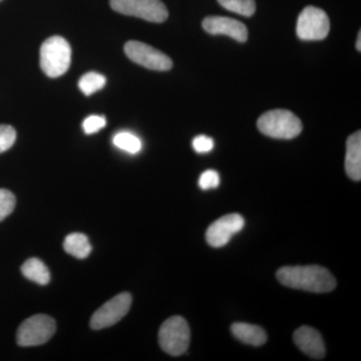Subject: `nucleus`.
<instances>
[{
	"label": "nucleus",
	"instance_id": "nucleus-13",
	"mask_svg": "<svg viewBox=\"0 0 361 361\" xmlns=\"http://www.w3.org/2000/svg\"><path fill=\"white\" fill-rule=\"evenodd\" d=\"M345 171L353 180L361 179V133L357 130L346 142Z\"/></svg>",
	"mask_w": 361,
	"mask_h": 361
},
{
	"label": "nucleus",
	"instance_id": "nucleus-24",
	"mask_svg": "<svg viewBox=\"0 0 361 361\" xmlns=\"http://www.w3.org/2000/svg\"><path fill=\"white\" fill-rule=\"evenodd\" d=\"M193 148L197 153L205 154L214 149V140L205 135H198L193 140Z\"/></svg>",
	"mask_w": 361,
	"mask_h": 361
},
{
	"label": "nucleus",
	"instance_id": "nucleus-26",
	"mask_svg": "<svg viewBox=\"0 0 361 361\" xmlns=\"http://www.w3.org/2000/svg\"><path fill=\"white\" fill-rule=\"evenodd\" d=\"M0 1H1V0H0Z\"/></svg>",
	"mask_w": 361,
	"mask_h": 361
},
{
	"label": "nucleus",
	"instance_id": "nucleus-3",
	"mask_svg": "<svg viewBox=\"0 0 361 361\" xmlns=\"http://www.w3.org/2000/svg\"><path fill=\"white\" fill-rule=\"evenodd\" d=\"M259 130L273 139L291 140L302 132V123L290 111L273 110L263 114L257 122Z\"/></svg>",
	"mask_w": 361,
	"mask_h": 361
},
{
	"label": "nucleus",
	"instance_id": "nucleus-4",
	"mask_svg": "<svg viewBox=\"0 0 361 361\" xmlns=\"http://www.w3.org/2000/svg\"><path fill=\"white\" fill-rule=\"evenodd\" d=\"M189 325L180 316H173L161 324L159 330V343L166 353L180 356L186 353L190 344Z\"/></svg>",
	"mask_w": 361,
	"mask_h": 361
},
{
	"label": "nucleus",
	"instance_id": "nucleus-15",
	"mask_svg": "<svg viewBox=\"0 0 361 361\" xmlns=\"http://www.w3.org/2000/svg\"><path fill=\"white\" fill-rule=\"evenodd\" d=\"M21 273L26 279L39 285H47L51 281V273L49 268L42 260L30 258L21 266Z\"/></svg>",
	"mask_w": 361,
	"mask_h": 361
},
{
	"label": "nucleus",
	"instance_id": "nucleus-10",
	"mask_svg": "<svg viewBox=\"0 0 361 361\" xmlns=\"http://www.w3.org/2000/svg\"><path fill=\"white\" fill-rule=\"evenodd\" d=\"M245 226V220L239 214H228L211 224L206 232L209 245L220 248L229 243L235 234L241 231Z\"/></svg>",
	"mask_w": 361,
	"mask_h": 361
},
{
	"label": "nucleus",
	"instance_id": "nucleus-8",
	"mask_svg": "<svg viewBox=\"0 0 361 361\" xmlns=\"http://www.w3.org/2000/svg\"><path fill=\"white\" fill-rule=\"evenodd\" d=\"M125 52L130 61L152 71H166L173 66L172 59L151 45L137 40L125 44Z\"/></svg>",
	"mask_w": 361,
	"mask_h": 361
},
{
	"label": "nucleus",
	"instance_id": "nucleus-6",
	"mask_svg": "<svg viewBox=\"0 0 361 361\" xmlns=\"http://www.w3.org/2000/svg\"><path fill=\"white\" fill-rule=\"evenodd\" d=\"M110 4L116 13L149 23H164L169 16L167 7L161 0H111Z\"/></svg>",
	"mask_w": 361,
	"mask_h": 361
},
{
	"label": "nucleus",
	"instance_id": "nucleus-14",
	"mask_svg": "<svg viewBox=\"0 0 361 361\" xmlns=\"http://www.w3.org/2000/svg\"><path fill=\"white\" fill-rule=\"evenodd\" d=\"M233 336L243 343L252 346H261L267 341L264 329L257 325L249 323L237 322L231 326Z\"/></svg>",
	"mask_w": 361,
	"mask_h": 361
},
{
	"label": "nucleus",
	"instance_id": "nucleus-20",
	"mask_svg": "<svg viewBox=\"0 0 361 361\" xmlns=\"http://www.w3.org/2000/svg\"><path fill=\"white\" fill-rule=\"evenodd\" d=\"M16 204V197L11 191L0 189V222L13 212Z\"/></svg>",
	"mask_w": 361,
	"mask_h": 361
},
{
	"label": "nucleus",
	"instance_id": "nucleus-25",
	"mask_svg": "<svg viewBox=\"0 0 361 361\" xmlns=\"http://www.w3.org/2000/svg\"><path fill=\"white\" fill-rule=\"evenodd\" d=\"M356 49L358 51H361V32L358 33L357 42H356Z\"/></svg>",
	"mask_w": 361,
	"mask_h": 361
},
{
	"label": "nucleus",
	"instance_id": "nucleus-23",
	"mask_svg": "<svg viewBox=\"0 0 361 361\" xmlns=\"http://www.w3.org/2000/svg\"><path fill=\"white\" fill-rule=\"evenodd\" d=\"M220 185V176L216 171H205L199 179V187L202 190L215 189Z\"/></svg>",
	"mask_w": 361,
	"mask_h": 361
},
{
	"label": "nucleus",
	"instance_id": "nucleus-16",
	"mask_svg": "<svg viewBox=\"0 0 361 361\" xmlns=\"http://www.w3.org/2000/svg\"><path fill=\"white\" fill-rule=\"evenodd\" d=\"M63 249L66 253L78 259H85L92 252L89 238L82 233H73L66 237Z\"/></svg>",
	"mask_w": 361,
	"mask_h": 361
},
{
	"label": "nucleus",
	"instance_id": "nucleus-21",
	"mask_svg": "<svg viewBox=\"0 0 361 361\" xmlns=\"http://www.w3.org/2000/svg\"><path fill=\"white\" fill-rule=\"evenodd\" d=\"M16 140V132L14 128L8 125H0V154L11 149Z\"/></svg>",
	"mask_w": 361,
	"mask_h": 361
},
{
	"label": "nucleus",
	"instance_id": "nucleus-18",
	"mask_svg": "<svg viewBox=\"0 0 361 361\" xmlns=\"http://www.w3.org/2000/svg\"><path fill=\"white\" fill-rule=\"evenodd\" d=\"M114 145L116 148L130 154H137L142 149V141L132 133L121 132L114 137Z\"/></svg>",
	"mask_w": 361,
	"mask_h": 361
},
{
	"label": "nucleus",
	"instance_id": "nucleus-2",
	"mask_svg": "<svg viewBox=\"0 0 361 361\" xmlns=\"http://www.w3.org/2000/svg\"><path fill=\"white\" fill-rule=\"evenodd\" d=\"M71 63V49L68 40L54 35L40 47V68L49 78L65 75Z\"/></svg>",
	"mask_w": 361,
	"mask_h": 361
},
{
	"label": "nucleus",
	"instance_id": "nucleus-7",
	"mask_svg": "<svg viewBox=\"0 0 361 361\" xmlns=\"http://www.w3.org/2000/svg\"><path fill=\"white\" fill-rule=\"evenodd\" d=\"M330 30L329 16L322 9L307 6L303 9L297 20V37L302 40L326 39Z\"/></svg>",
	"mask_w": 361,
	"mask_h": 361
},
{
	"label": "nucleus",
	"instance_id": "nucleus-22",
	"mask_svg": "<svg viewBox=\"0 0 361 361\" xmlns=\"http://www.w3.org/2000/svg\"><path fill=\"white\" fill-rule=\"evenodd\" d=\"M106 125V120L104 116H90L82 123V128L85 134H96L102 129H104Z\"/></svg>",
	"mask_w": 361,
	"mask_h": 361
},
{
	"label": "nucleus",
	"instance_id": "nucleus-11",
	"mask_svg": "<svg viewBox=\"0 0 361 361\" xmlns=\"http://www.w3.org/2000/svg\"><path fill=\"white\" fill-rule=\"evenodd\" d=\"M205 32L213 35H227L239 42L248 39V30L241 21L226 16H208L203 20Z\"/></svg>",
	"mask_w": 361,
	"mask_h": 361
},
{
	"label": "nucleus",
	"instance_id": "nucleus-12",
	"mask_svg": "<svg viewBox=\"0 0 361 361\" xmlns=\"http://www.w3.org/2000/svg\"><path fill=\"white\" fill-rule=\"evenodd\" d=\"M293 341L298 348L310 357L322 360L325 355V345L319 332L312 327L301 326L296 330Z\"/></svg>",
	"mask_w": 361,
	"mask_h": 361
},
{
	"label": "nucleus",
	"instance_id": "nucleus-9",
	"mask_svg": "<svg viewBox=\"0 0 361 361\" xmlns=\"http://www.w3.org/2000/svg\"><path fill=\"white\" fill-rule=\"evenodd\" d=\"M132 305V295L128 292L118 294L94 313L90 319V327L94 330L108 329L122 320L129 312Z\"/></svg>",
	"mask_w": 361,
	"mask_h": 361
},
{
	"label": "nucleus",
	"instance_id": "nucleus-19",
	"mask_svg": "<svg viewBox=\"0 0 361 361\" xmlns=\"http://www.w3.org/2000/svg\"><path fill=\"white\" fill-rule=\"evenodd\" d=\"M220 6L227 11L250 18L255 13V0H218Z\"/></svg>",
	"mask_w": 361,
	"mask_h": 361
},
{
	"label": "nucleus",
	"instance_id": "nucleus-17",
	"mask_svg": "<svg viewBox=\"0 0 361 361\" xmlns=\"http://www.w3.org/2000/svg\"><path fill=\"white\" fill-rule=\"evenodd\" d=\"M106 84V77L102 73H94V71L85 73L78 80V87L82 90V94L87 97L92 96L94 92L104 89Z\"/></svg>",
	"mask_w": 361,
	"mask_h": 361
},
{
	"label": "nucleus",
	"instance_id": "nucleus-1",
	"mask_svg": "<svg viewBox=\"0 0 361 361\" xmlns=\"http://www.w3.org/2000/svg\"><path fill=\"white\" fill-rule=\"evenodd\" d=\"M278 281L289 288L326 293L336 289V280L322 266H286L277 271Z\"/></svg>",
	"mask_w": 361,
	"mask_h": 361
},
{
	"label": "nucleus",
	"instance_id": "nucleus-5",
	"mask_svg": "<svg viewBox=\"0 0 361 361\" xmlns=\"http://www.w3.org/2000/svg\"><path fill=\"white\" fill-rule=\"evenodd\" d=\"M56 324L54 318L45 314L33 315L18 327L16 342L23 348L47 343L56 334Z\"/></svg>",
	"mask_w": 361,
	"mask_h": 361
}]
</instances>
